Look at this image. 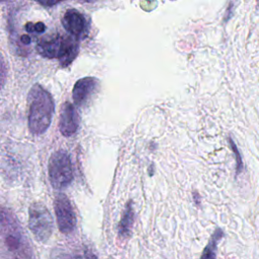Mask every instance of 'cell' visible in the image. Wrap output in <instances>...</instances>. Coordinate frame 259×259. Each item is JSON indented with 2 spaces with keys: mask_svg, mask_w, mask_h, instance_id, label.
<instances>
[{
  "mask_svg": "<svg viewBox=\"0 0 259 259\" xmlns=\"http://www.w3.org/2000/svg\"><path fill=\"white\" fill-rule=\"evenodd\" d=\"M0 254L5 259H32L26 235L15 217L0 207Z\"/></svg>",
  "mask_w": 259,
  "mask_h": 259,
  "instance_id": "cell-1",
  "label": "cell"
},
{
  "mask_svg": "<svg viewBox=\"0 0 259 259\" xmlns=\"http://www.w3.org/2000/svg\"><path fill=\"white\" fill-rule=\"evenodd\" d=\"M28 128L33 135L44 134L50 126L55 104L52 95L41 85L34 84L28 93Z\"/></svg>",
  "mask_w": 259,
  "mask_h": 259,
  "instance_id": "cell-2",
  "label": "cell"
},
{
  "mask_svg": "<svg viewBox=\"0 0 259 259\" xmlns=\"http://www.w3.org/2000/svg\"><path fill=\"white\" fill-rule=\"evenodd\" d=\"M35 49L41 57L58 59L63 67H67L78 55L79 41L72 35L52 33L40 37Z\"/></svg>",
  "mask_w": 259,
  "mask_h": 259,
  "instance_id": "cell-3",
  "label": "cell"
},
{
  "mask_svg": "<svg viewBox=\"0 0 259 259\" xmlns=\"http://www.w3.org/2000/svg\"><path fill=\"white\" fill-rule=\"evenodd\" d=\"M49 178L56 189L67 187L73 180V168L70 156L67 152L60 150L55 152L49 161Z\"/></svg>",
  "mask_w": 259,
  "mask_h": 259,
  "instance_id": "cell-4",
  "label": "cell"
},
{
  "mask_svg": "<svg viewBox=\"0 0 259 259\" xmlns=\"http://www.w3.org/2000/svg\"><path fill=\"white\" fill-rule=\"evenodd\" d=\"M28 227L38 242H47L53 234V219L40 202H33L28 209Z\"/></svg>",
  "mask_w": 259,
  "mask_h": 259,
  "instance_id": "cell-5",
  "label": "cell"
},
{
  "mask_svg": "<svg viewBox=\"0 0 259 259\" xmlns=\"http://www.w3.org/2000/svg\"><path fill=\"white\" fill-rule=\"evenodd\" d=\"M55 212L58 228L63 234H70L76 227V215L69 198L65 194H59L55 198Z\"/></svg>",
  "mask_w": 259,
  "mask_h": 259,
  "instance_id": "cell-6",
  "label": "cell"
},
{
  "mask_svg": "<svg viewBox=\"0 0 259 259\" xmlns=\"http://www.w3.org/2000/svg\"><path fill=\"white\" fill-rule=\"evenodd\" d=\"M62 23L65 29L70 33V35L81 38L85 36L88 30V23L85 16L77 9L70 8L66 10L62 17Z\"/></svg>",
  "mask_w": 259,
  "mask_h": 259,
  "instance_id": "cell-7",
  "label": "cell"
},
{
  "mask_svg": "<svg viewBox=\"0 0 259 259\" xmlns=\"http://www.w3.org/2000/svg\"><path fill=\"white\" fill-rule=\"evenodd\" d=\"M98 87V80L93 77L79 79L73 88V100L77 106H84L93 96Z\"/></svg>",
  "mask_w": 259,
  "mask_h": 259,
  "instance_id": "cell-8",
  "label": "cell"
},
{
  "mask_svg": "<svg viewBox=\"0 0 259 259\" xmlns=\"http://www.w3.org/2000/svg\"><path fill=\"white\" fill-rule=\"evenodd\" d=\"M79 126V116L74 107L70 102L63 104L60 111L59 128L63 136L70 137L74 135Z\"/></svg>",
  "mask_w": 259,
  "mask_h": 259,
  "instance_id": "cell-9",
  "label": "cell"
},
{
  "mask_svg": "<svg viewBox=\"0 0 259 259\" xmlns=\"http://www.w3.org/2000/svg\"><path fill=\"white\" fill-rule=\"evenodd\" d=\"M134 224V209L132 201L130 200L122 212L121 219L118 224V235L120 238H127L132 232Z\"/></svg>",
  "mask_w": 259,
  "mask_h": 259,
  "instance_id": "cell-10",
  "label": "cell"
},
{
  "mask_svg": "<svg viewBox=\"0 0 259 259\" xmlns=\"http://www.w3.org/2000/svg\"><path fill=\"white\" fill-rule=\"evenodd\" d=\"M224 236V232L221 229H217L212 236L210 237L207 245L205 246L200 259H215L217 255H215V251H217V246L219 241L223 238Z\"/></svg>",
  "mask_w": 259,
  "mask_h": 259,
  "instance_id": "cell-11",
  "label": "cell"
},
{
  "mask_svg": "<svg viewBox=\"0 0 259 259\" xmlns=\"http://www.w3.org/2000/svg\"><path fill=\"white\" fill-rule=\"evenodd\" d=\"M229 141V144H230V147L234 153V156H235V159H236V175H238L239 173L242 172L243 170V161H242V158H241V155H240V152L236 146V144L234 143L233 139L229 138L228 139Z\"/></svg>",
  "mask_w": 259,
  "mask_h": 259,
  "instance_id": "cell-12",
  "label": "cell"
},
{
  "mask_svg": "<svg viewBox=\"0 0 259 259\" xmlns=\"http://www.w3.org/2000/svg\"><path fill=\"white\" fill-rule=\"evenodd\" d=\"M25 30L27 32H36V33H40L44 32L46 30V25L42 22H36V23H31V22H27L25 24Z\"/></svg>",
  "mask_w": 259,
  "mask_h": 259,
  "instance_id": "cell-13",
  "label": "cell"
},
{
  "mask_svg": "<svg viewBox=\"0 0 259 259\" xmlns=\"http://www.w3.org/2000/svg\"><path fill=\"white\" fill-rule=\"evenodd\" d=\"M51 259H78V257H77V255H72L62 249H56L52 253Z\"/></svg>",
  "mask_w": 259,
  "mask_h": 259,
  "instance_id": "cell-14",
  "label": "cell"
},
{
  "mask_svg": "<svg viewBox=\"0 0 259 259\" xmlns=\"http://www.w3.org/2000/svg\"><path fill=\"white\" fill-rule=\"evenodd\" d=\"M7 79V66L3 59V57L0 55V89L4 86Z\"/></svg>",
  "mask_w": 259,
  "mask_h": 259,
  "instance_id": "cell-15",
  "label": "cell"
},
{
  "mask_svg": "<svg viewBox=\"0 0 259 259\" xmlns=\"http://www.w3.org/2000/svg\"><path fill=\"white\" fill-rule=\"evenodd\" d=\"M78 259H97L96 255L88 248H84L82 253L77 255Z\"/></svg>",
  "mask_w": 259,
  "mask_h": 259,
  "instance_id": "cell-16",
  "label": "cell"
},
{
  "mask_svg": "<svg viewBox=\"0 0 259 259\" xmlns=\"http://www.w3.org/2000/svg\"><path fill=\"white\" fill-rule=\"evenodd\" d=\"M20 39H21V41H22L24 45H28V44L30 42V40H31V39H30V37H29L28 35H26V34L22 35Z\"/></svg>",
  "mask_w": 259,
  "mask_h": 259,
  "instance_id": "cell-17",
  "label": "cell"
}]
</instances>
